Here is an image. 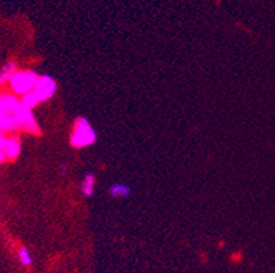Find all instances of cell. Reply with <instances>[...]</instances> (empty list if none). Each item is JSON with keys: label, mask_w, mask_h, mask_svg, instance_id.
I'll return each instance as SVG.
<instances>
[{"label": "cell", "mask_w": 275, "mask_h": 273, "mask_svg": "<svg viewBox=\"0 0 275 273\" xmlns=\"http://www.w3.org/2000/svg\"><path fill=\"white\" fill-rule=\"evenodd\" d=\"M56 90H58V83L52 76L47 75V74L39 75L33 92L40 98V103H45V101L51 100L56 94Z\"/></svg>", "instance_id": "cell-3"}, {"label": "cell", "mask_w": 275, "mask_h": 273, "mask_svg": "<svg viewBox=\"0 0 275 273\" xmlns=\"http://www.w3.org/2000/svg\"><path fill=\"white\" fill-rule=\"evenodd\" d=\"M15 115H17V119L21 126V130L26 131L29 134H40V126L32 109L25 108L21 104V107L17 109Z\"/></svg>", "instance_id": "cell-4"}, {"label": "cell", "mask_w": 275, "mask_h": 273, "mask_svg": "<svg viewBox=\"0 0 275 273\" xmlns=\"http://www.w3.org/2000/svg\"><path fill=\"white\" fill-rule=\"evenodd\" d=\"M18 260L22 264L23 267H30L33 264V257H32V253L29 251V249H26L25 246L19 247L18 249Z\"/></svg>", "instance_id": "cell-11"}, {"label": "cell", "mask_w": 275, "mask_h": 273, "mask_svg": "<svg viewBox=\"0 0 275 273\" xmlns=\"http://www.w3.org/2000/svg\"><path fill=\"white\" fill-rule=\"evenodd\" d=\"M108 194L115 200H122V198H127L132 194V187L126 183H121V182H116L112 183L108 189Z\"/></svg>", "instance_id": "cell-7"}, {"label": "cell", "mask_w": 275, "mask_h": 273, "mask_svg": "<svg viewBox=\"0 0 275 273\" xmlns=\"http://www.w3.org/2000/svg\"><path fill=\"white\" fill-rule=\"evenodd\" d=\"M4 161H6V156H4L3 150H0V164H3Z\"/></svg>", "instance_id": "cell-13"}, {"label": "cell", "mask_w": 275, "mask_h": 273, "mask_svg": "<svg viewBox=\"0 0 275 273\" xmlns=\"http://www.w3.org/2000/svg\"><path fill=\"white\" fill-rule=\"evenodd\" d=\"M37 79H39V74L34 70H18L8 81V83L12 93L17 97H22L23 94L33 90Z\"/></svg>", "instance_id": "cell-2"}, {"label": "cell", "mask_w": 275, "mask_h": 273, "mask_svg": "<svg viewBox=\"0 0 275 273\" xmlns=\"http://www.w3.org/2000/svg\"><path fill=\"white\" fill-rule=\"evenodd\" d=\"M21 107V105H19ZM18 107V108H19ZM17 108V109H18ZM17 109L14 112H6L0 116V134L6 136V134H11L14 136L15 133L21 130V126H19V122L17 119Z\"/></svg>", "instance_id": "cell-5"}, {"label": "cell", "mask_w": 275, "mask_h": 273, "mask_svg": "<svg viewBox=\"0 0 275 273\" xmlns=\"http://www.w3.org/2000/svg\"><path fill=\"white\" fill-rule=\"evenodd\" d=\"M97 141V133L85 116H78L73 126L70 145L76 149H83L93 145Z\"/></svg>", "instance_id": "cell-1"}, {"label": "cell", "mask_w": 275, "mask_h": 273, "mask_svg": "<svg viewBox=\"0 0 275 273\" xmlns=\"http://www.w3.org/2000/svg\"><path fill=\"white\" fill-rule=\"evenodd\" d=\"M6 136H3V134H0V150H3V147H4V143H6Z\"/></svg>", "instance_id": "cell-12"}, {"label": "cell", "mask_w": 275, "mask_h": 273, "mask_svg": "<svg viewBox=\"0 0 275 273\" xmlns=\"http://www.w3.org/2000/svg\"><path fill=\"white\" fill-rule=\"evenodd\" d=\"M22 152V142L18 136H10L6 138V143L3 147V153L6 156V160H15L19 157Z\"/></svg>", "instance_id": "cell-6"}, {"label": "cell", "mask_w": 275, "mask_h": 273, "mask_svg": "<svg viewBox=\"0 0 275 273\" xmlns=\"http://www.w3.org/2000/svg\"><path fill=\"white\" fill-rule=\"evenodd\" d=\"M61 169H63V171H62V172H66V169H67V165H62V167H61Z\"/></svg>", "instance_id": "cell-14"}, {"label": "cell", "mask_w": 275, "mask_h": 273, "mask_svg": "<svg viewBox=\"0 0 275 273\" xmlns=\"http://www.w3.org/2000/svg\"><path fill=\"white\" fill-rule=\"evenodd\" d=\"M94 187H96V176L92 172H89L81 180V193L85 197H92L94 194Z\"/></svg>", "instance_id": "cell-8"}, {"label": "cell", "mask_w": 275, "mask_h": 273, "mask_svg": "<svg viewBox=\"0 0 275 273\" xmlns=\"http://www.w3.org/2000/svg\"><path fill=\"white\" fill-rule=\"evenodd\" d=\"M17 71V65L14 62H7L6 65L1 67V70H0V78H1V81L4 82V83L8 82Z\"/></svg>", "instance_id": "cell-10"}, {"label": "cell", "mask_w": 275, "mask_h": 273, "mask_svg": "<svg viewBox=\"0 0 275 273\" xmlns=\"http://www.w3.org/2000/svg\"><path fill=\"white\" fill-rule=\"evenodd\" d=\"M19 101H21V104H22L25 108L28 109H32L33 111V108H36L37 105H40V98L37 97V94L32 90V92L26 93V94H23L22 97H19Z\"/></svg>", "instance_id": "cell-9"}]
</instances>
